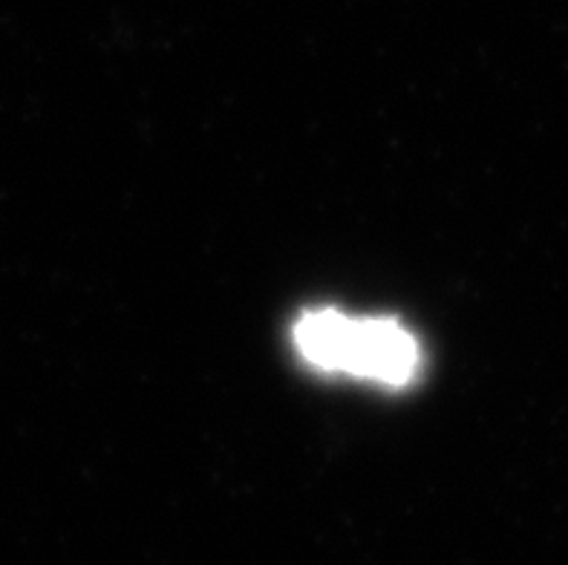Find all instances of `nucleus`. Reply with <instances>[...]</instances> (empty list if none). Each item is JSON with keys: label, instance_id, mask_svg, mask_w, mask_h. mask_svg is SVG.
Returning a JSON list of instances; mask_svg holds the SVG:
<instances>
[{"label": "nucleus", "instance_id": "f257e3e1", "mask_svg": "<svg viewBox=\"0 0 568 565\" xmlns=\"http://www.w3.org/2000/svg\"><path fill=\"white\" fill-rule=\"evenodd\" d=\"M303 359L324 370H346L384 384H407L418 370V346L393 321H349L338 312H310L295 326Z\"/></svg>", "mask_w": 568, "mask_h": 565}]
</instances>
